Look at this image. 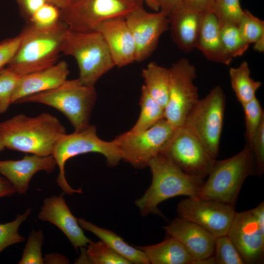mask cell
Here are the masks:
<instances>
[{
	"label": "cell",
	"instance_id": "cell-18",
	"mask_svg": "<svg viewBox=\"0 0 264 264\" xmlns=\"http://www.w3.org/2000/svg\"><path fill=\"white\" fill-rule=\"evenodd\" d=\"M57 163L52 155H26L19 160H0V174L15 188L24 194L33 176L39 171L53 172Z\"/></svg>",
	"mask_w": 264,
	"mask_h": 264
},
{
	"label": "cell",
	"instance_id": "cell-5",
	"mask_svg": "<svg viewBox=\"0 0 264 264\" xmlns=\"http://www.w3.org/2000/svg\"><path fill=\"white\" fill-rule=\"evenodd\" d=\"M62 53L75 59L79 71L78 79L87 86L94 87L102 76L115 66L103 36L96 30L78 32L68 29Z\"/></svg>",
	"mask_w": 264,
	"mask_h": 264
},
{
	"label": "cell",
	"instance_id": "cell-8",
	"mask_svg": "<svg viewBox=\"0 0 264 264\" xmlns=\"http://www.w3.org/2000/svg\"><path fill=\"white\" fill-rule=\"evenodd\" d=\"M225 102L223 89L219 86L214 87L198 100L183 125L195 135L214 159L219 153Z\"/></svg>",
	"mask_w": 264,
	"mask_h": 264
},
{
	"label": "cell",
	"instance_id": "cell-30",
	"mask_svg": "<svg viewBox=\"0 0 264 264\" xmlns=\"http://www.w3.org/2000/svg\"><path fill=\"white\" fill-rule=\"evenodd\" d=\"M212 12L220 26L233 25L238 26L243 13L240 0H215Z\"/></svg>",
	"mask_w": 264,
	"mask_h": 264
},
{
	"label": "cell",
	"instance_id": "cell-22",
	"mask_svg": "<svg viewBox=\"0 0 264 264\" xmlns=\"http://www.w3.org/2000/svg\"><path fill=\"white\" fill-rule=\"evenodd\" d=\"M220 28L218 20L212 12L204 14L196 48L210 61L228 66L233 59L223 48Z\"/></svg>",
	"mask_w": 264,
	"mask_h": 264
},
{
	"label": "cell",
	"instance_id": "cell-43",
	"mask_svg": "<svg viewBox=\"0 0 264 264\" xmlns=\"http://www.w3.org/2000/svg\"><path fill=\"white\" fill-rule=\"evenodd\" d=\"M261 231L264 233V202L260 203L256 207L250 210Z\"/></svg>",
	"mask_w": 264,
	"mask_h": 264
},
{
	"label": "cell",
	"instance_id": "cell-13",
	"mask_svg": "<svg viewBox=\"0 0 264 264\" xmlns=\"http://www.w3.org/2000/svg\"><path fill=\"white\" fill-rule=\"evenodd\" d=\"M177 212L179 217L199 225L217 238L226 235L236 212L233 205L194 197L181 200Z\"/></svg>",
	"mask_w": 264,
	"mask_h": 264
},
{
	"label": "cell",
	"instance_id": "cell-1",
	"mask_svg": "<svg viewBox=\"0 0 264 264\" xmlns=\"http://www.w3.org/2000/svg\"><path fill=\"white\" fill-rule=\"evenodd\" d=\"M66 130L47 112L34 117L19 114L0 122V140L5 148L41 156L52 155Z\"/></svg>",
	"mask_w": 264,
	"mask_h": 264
},
{
	"label": "cell",
	"instance_id": "cell-10",
	"mask_svg": "<svg viewBox=\"0 0 264 264\" xmlns=\"http://www.w3.org/2000/svg\"><path fill=\"white\" fill-rule=\"evenodd\" d=\"M176 129L163 118L146 130L138 132L128 131L114 140L122 159L135 168H143L164 152Z\"/></svg>",
	"mask_w": 264,
	"mask_h": 264
},
{
	"label": "cell",
	"instance_id": "cell-33",
	"mask_svg": "<svg viewBox=\"0 0 264 264\" xmlns=\"http://www.w3.org/2000/svg\"><path fill=\"white\" fill-rule=\"evenodd\" d=\"M20 76L8 67L0 71V114L7 111Z\"/></svg>",
	"mask_w": 264,
	"mask_h": 264
},
{
	"label": "cell",
	"instance_id": "cell-47",
	"mask_svg": "<svg viewBox=\"0 0 264 264\" xmlns=\"http://www.w3.org/2000/svg\"><path fill=\"white\" fill-rule=\"evenodd\" d=\"M143 1L149 7L155 12L159 11V5L157 0H143Z\"/></svg>",
	"mask_w": 264,
	"mask_h": 264
},
{
	"label": "cell",
	"instance_id": "cell-48",
	"mask_svg": "<svg viewBox=\"0 0 264 264\" xmlns=\"http://www.w3.org/2000/svg\"><path fill=\"white\" fill-rule=\"evenodd\" d=\"M5 149V147L3 143L0 140V152Z\"/></svg>",
	"mask_w": 264,
	"mask_h": 264
},
{
	"label": "cell",
	"instance_id": "cell-39",
	"mask_svg": "<svg viewBox=\"0 0 264 264\" xmlns=\"http://www.w3.org/2000/svg\"><path fill=\"white\" fill-rule=\"evenodd\" d=\"M19 35L0 41V71L7 66L15 54L20 43Z\"/></svg>",
	"mask_w": 264,
	"mask_h": 264
},
{
	"label": "cell",
	"instance_id": "cell-7",
	"mask_svg": "<svg viewBox=\"0 0 264 264\" xmlns=\"http://www.w3.org/2000/svg\"><path fill=\"white\" fill-rule=\"evenodd\" d=\"M89 153L102 154L110 166H116L122 159L114 140L107 141L100 138L94 126L88 125L81 130L65 133L56 144L52 154L59 170L57 184L65 193L72 195L82 193L81 188H72L66 181L65 170L66 162L71 157Z\"/></svg>",
	"mask_w": 264,
	"mask_h": 264
},
{
	"label": "cell",
	"instance_id": "cell-3",
	"mask_svg": "<svg viewBox=\"0 0 264 264\" xmlns=\"http://www.w3.org/2000/svg\"><path fill=\"white\" fill-rule=\"evenodd\" d=\"M148 167L152 175L151 185L135 201L143 216L159 213L158 205L171 198L198 197L204 181L186 174L162 154L151 159Z\"/></svg>",
	"mask_w": 264,
	"mask_h": 264
},
{
	"label": "cell",
	"instance_id": "cell-37",
	"mask_svg": "<svg viewBox=\"0 0 264 264\" xmlns=\"http://www.w3.org/2000/svg\"><path fill=\"white\" fill-rule=\"evenodd\" d=\"M60 20V9L47 2L27 22L40 27H46L56 24Z\"/></svg>",
	"mask_w": 264,
	"mask_h": 264
},
{
	"label": "cell",
	"instance_id": "cell-11",
	"mask_svg": "<svg viewBox=\"0 0 264 264\" xmlns=\"http://www.w3.org/2000/svg\"><path fill=\"white\" fill-rule=\"evenodd\" d=\"M169 69L170 88L164 118L177 129L184 125L187 116L199 100L198 88L194 83L197 69L186 58L174 63Z\"/></svg>",
	"mask_w": 264,
	"mask_h": 264
},
{
	"label": "cell",
	"instance_id": "cell-41",
	"mask_svg": "<svg viewBox=\"0 0 264 264\" xmlns=\"http://www.w3.org/2000/svg\"><path fill=\"white\" fill-rule=\"evenodd\" d=\"M22 14L28 21L47 1L46 0H16Z\"/></svg>",
	"mask_w": 264,
	"mask_h": 264
},
{
	"label": "cell",
	"instance_id": "cell-17",
	"mask_svg": "<svg viewBox=\"0 0 264 264\" xmlns=\"http://www.w3.org/2000/svg\"><path fill=\"white\" fill-rule=\"evenodd\" d=\"M38 218L42 221H48L59 228L76 249L85 246L91 242L85 236L62 194L53 195L44 199L38 214Z\"/></svg>",
	"mask_w": 264,
	"mask_h": 264
},
{
	"label": "cell",
	"instance_id": "cell-31",
	"mask_svg": "<svg viewBox=\"0 0 264 264\" xmlns=\"http://www.w3.org/2000/svg\"><path fill=\"white\" fill-rule=\"evenodd\" d=\"M31 212V209L28 208L23 214L17 215L13 221L0 223V253L8 246L24 241V238L18 233V230Z\"/></svg>",
	"mask_w": 264,
	"mask_h": 264
},
{
	"label": "cell",
	"instance_id": "cell-25",
	"mask_svg": "<svg viewBox=\"0 0 264 264\" xmlns=\"http://www.w3.org/2000/svg\"><path fill=\"white\" fill-rule=\"evenodd\" d=\"M143 86L150 96L162 108H165L168 100L170 72L169 68L151 62L142 70Z\"/></svg>",
	"mask_w": 264,
	"mask_h": 264
},
{
	"label": "cell",
	"instance_id": "cell-16",
	"mask_svg": "<svg viewBox=\"0 0 264 264\" xmlns=\"http://www.w3.org/2000/svg\"><path fill=\"white\" fill-rule=\"evenodd\" d=\"M164 229L184 247L196 262L214 255L216 237L199 225L180 217Z\"/></svg>",
	"mask_w": 264,
	"mask_h": 264
},
{
	"label": "cell",
	"instance_id": "cell-34",
	"mask_svg": "<svg viewBox=\"0 0 264 264\" xmlns=\"http://www.w3.org/2000/svg\"><path fill=\"white\" fill-rule=\"evenodd\" d=\"M214 256L216 264H244L237 249L226 236L216 238Z\"/></svg>",
	"mask_w": 264,
	"mask_h": 264
},
{
	"label": "cell",
	"instance_id": "cell-12",
	"mask_svg": "<svg viewBox=\"0 0 264 264\" xmlns=\"http://www.w3.org/2000/svg\"><path fill=\"white\" fill-rule=\"evenodd\" d=\"M162 154L186 174L203 179L208 176L216 159L184 126L176 130Z\"/></svg>",
	"mask_w": 264,
	"mask_h": 264
},
{
	"label": "cell",
	"instance_id": "cell-28",
	"mask_svg": "<svg viewBox=\"0 0 264 264\" xmlns=\"http://www.w3.org/2000/svg\"><path fill=\"white\" fill-rule=\"evenodd\" d=\"M76 262L93 264H131L102 241L90 242Z\"/></svg>",
	"mask_w": 264,
	"mask_h": 264
},
{
	"label": "cell",
	"instance_id": "cell-21",
	"mask_svg": "<svg viewBox=\"0 0 264 264\" xmlns=\"http://www.w3.org/2000/svg\"><path fill=\"white\" fill-rule=\"evenodd\" d=\"M203 15L183 7L168 17L171 38L183 52L196 48Z\"/></svg>",
	"mask_w": 264,
	"mask_h": 264
},
{
	"label": "cell",
	"instance_id": "cell-6",
	"mask_svg": "<svg viewBox=\"0 0 264 264\" xmlns=\"http://www.w3.org/2000/svg\"><path fill=\"white\" fill-rule=\"evenodd\" d=\"M96 97L94 87L86 86L78 78L67 79L56 88L27 96L17 103H36L53 107L62 112L77 131L89 125Z\"/></svg>",
	"mask_w": 264,
	"mask_h": 264
},
{
	"label": "cell",
	"instance_id": "cell-36",
	"mask_svg": "<svg viewBox=\"0 0 264 264\" xmlns=\"http://www.w3.org/2000/svg\"><path fill=\"white\" fill-rule=\"evenodd\" d=\"M44 235L41 230H33L27 241L19 264H43L42 246Z\"/></svg>",
	"mask_w": 264,
	"mask_h": 264
},
{
	"label": "cell",
	"instance_id": "cell-45",
	"mask_svg": "<svg viewBox=\"0 0 264 264\" xmlns=\"http://www.w3.org/2000/svg\"><path fill=\"white\" fill-rule=\"evenodd\" d=\"M75 0H46V1L56 6L60 10L65 9L70 5Z\"/></svg>",
	"mask_w": 264,
	"mask_h": 264
},
{
	"label": "cell",
	"instance_id": "cell-29",
	"mask_svg": "<svg viewBox=\"0 0 264 264\" xmlns=\"http://www.w3.org/2000/svg\"><path fill=\"white\" fill-rule=\"evenodd\" d=\"M220 27V38L226 53L232 59L243 55L250 44L243 39L238 27L233 25Z\"/></svg>",
	"mask_w": 264,
	"mask_h": 264
},
{
	"label": "cell",
	"instance_id": "cell-26",
	"mask_svg": "<svg viewBox=\"0 0 264 264\" xmlns=\"http://www.w3.org/2000/svg\"><path fill=\"white\" fill-rule=\"evenodd\" d=\"M250 73L246 61L242 62L238 67H230L229 70L232 88L242 106L256 97V92L262 86L261 82L251 77Z\"/></svg>",
	"mask_w": 264,
	"mask_h": 264
},
{
	"label": "cell",
	"instance_id": "cell-27",
	"mask_svg": "<svg viewBox=\"0 0 264 264\" xmlns=\"http://www.w3.org/2000/svg\"><path fill=\"white\" fill-rule=\"evenodd\" d=\"M140 105L141 110L139 117L129 130L132 132L146 130L164 118V108L150 96L143 85L141 88Z\"/></svg>",
	"mask_w": 264,
	"mask_h": 264
},
{
	"label": "cell",
	"instance_id": "cell-19",
	"mask_svg": "<svg viewBox=\"0 0 264 264\" xmlns=\"http://www.w3.org/2000/svg\"><path fill=\"white\" fill-rule=\"evenodd\" d=\"M96 30L103 36L115 66L122 67L135 62V43L125 18L107 20Z\"/></svg>",
	"mask_w": 264,
	"mask_h": 264
},
{
	"label": "cell",
	"instance_id": "cell-38",
	"mask_svg": "<svg viewBox=\"0 0 264 264\" xmlns=\"http://www.w3.org/2000/svg\"><path fill=\"white\" fill-rule=\"evenodd\" d=\"M248 145L255 158L257 175L261 176L264 172V121L256 131Z\"/></svg>",
	"mask_w": 264,
	"mask_h": 264
},
{
	"label": "cell",
	"instance_id": "cell-42",
	"mask_svg": "<svg viewBox=\"0 0 264 264\" xmlns=\"http://www.w3.org/2000/svg\"><path fill=\"white\" fill-rule=\"evenodd\" d=\"M159 11L168 18L171 15L183 7V0H157Z\"/></svg>",
	"mask_w": 264,
	"mask_h": 264
},
{
	"label": "cell",
	"instance_id": "cell-9",
	"mask_svg": "<svg viewBox=\"0 0 264 264\" xmlns=\"http://www.w3.org/2000/svg\"><path fill=\"white\" fill-rule=\"evenodd\" d=\"M143 0H75L60 10V20L69 30L78 32L96 30L103 22L125 18L143 6Z\"/></svg>",
	"mask_w": 264,
	"mask_h": 264
},
{
	"label": "cell",
	"instance_id": "cell-15",
	"mask_svg": "<svg viewBox=\"0 0 264 264\" xmlns=\"http://www.w3.org/2000/svg\"><path fill=\"white\" fill-rule=\"evenodd\" d=\"M226 236L244 264H262L264 256V233L250 210L236 212Z\"/></svg>",
	"mask_w": 264,
	"mask_h": 264
},
{
	"label": "cell",
	"instance_id": "cell-4",
	"mask_svg": "<svg viewBox=\"0 0 264 264\" xmlns=\"http://www.w3.org/2000/svg\"><path fill=\"white\" fill-rule=\"evenodd\" d=\"M257 175L255 158L248 144L237 154L217 160L199 192L198 197L235 206L245 179Z\"/></svg>",
	"mask_w": 264,
	"mask_h": 264
},
{
	"label": "cell",
	"instance_id": "cell-2",
	"mask_svg": "<svg viewBox=\"0 0 264 264\" xmlns=\"http://www.w3.org/2000/svg\"><path fill=\"white\" fill-rule=\"evenodd\" d=\"M68 30L61 20L46 27L27 22L19 34L21 40L17 51L6 66L22 77L55 65Z\"/></svg>",
	"mask_w": 264,
	"mask_h": 264
},
{
	"label": "cell",
	"instance_id": "cell-24",
	"mask_svg": "<svg viewBox=\"0 0 264 264\" xmlns=\"http://www.w3.org/2000/svg\"><path fill=\"white\" fill-rule=\"evenodd\" d=\"M77 220L82 228L93 233L101 241L131 264H150L147 256L143 251L128 244L118 235L109 230L99 227L85 219L80 218Z\"/></svg>",
	"mask_w": 264,
	"mask_h": 264
},
{
	"label": "cell",
	"instance_id": "cell-46",
	"mask_svg": "<svg viewBox=\"0 0 264 264\" xmlns=\"http://www.w3.org/2000/svg\"><path fill=\"white\" fill-rule=\"evenodd\" d=\"M253 46V49L260 52H264V35H262L258 40L255 43Z\"/></svg>",
	"mask_w": 264,
	"mask_h": 264
},
{
	"label": "cell",
	"instance_id": "cell-35",
	"mask_svg": "<svg viewBox=\"0 0 264 264\" xmlns=\"http://www.w3.org/2000/svg\"><path fill=\"white\" fill-rule=\"evenodd\" d=\"M243 39L249 44L255 43L264 35V22L247 10L243 13L238 25Z\"/></svg>",
	"mask_w": 264,
	"mask_h": 264
},
{
	"label": "cell",
	"instance_id": "cell-44",
	"mask_svg": "<svg viewBox=\"0 0 264 264\" xmlns=\"http://www.w3.org/2000/svg\"><path fill=\"white\" fill-rule=\"evenodd\" d=\"M16 192L10 182L4 177L0 176V198L12 196Z\"/></svg>",
	"mask_w": 264,
	"mask_h": 264
},
{
	"label": "cell",
	"instance_id": "cell-20",
	"mask_svg": "<svg viewBox=\"0 0 264 264\" xmlns=\"http://www.w3.org/2000/svg\"><path fill=\"white\" fill-rule=\"evenodd\" d=\"M69 71L65 61L20 77L12 97V104L27 96L56 88L67 80Z\"/></svg>",
	"mask_w": 264,
	"mask_h": 264
},
{
	"label": "cell",
	"instance_id": "cell-40",
	"mask_svg": "<svg viewBox=\"0 0 264 264\" xmlns=\"http://www.w3.org/2000/svg\"><path fill=\"white\" fill-rule=\"evenodd\" d=\"M214 2L215 0H183L185 9L203 15L212 12Z\"/></svg>",
	"mask_w": 264,
	"mask_h": 264
},
{
	"label": "cell",
	"instance_id": "cell-14",
	"mask_svg": "<svg viewBox=\"0 0 264 264\" xmlns=\"http://www.w3.org/2000/svg\"><path fill=\"white\" fill-rule=\"evenodd\" d=\"M125 19L135 43V62L144 61L156 49L161 35L169 29V19L160 11L149 12L143 6Z\"/></svg>",
	"mask_w": 264,
	"mask_h": 264
},
{
	"label": "cell",
	"instance_id": "cell-23",
	"mask_svg": "<svg viewBox=\"0 0 264 264\" xmlns=\"http://www.w3.org/2000/svg\"><path fill=\"white\" fill-rule=\"evenodd\" d=\"M152 264H193L195 260L182 244L169 236L158 243L138 246Z\"/></svg>",
	"mask_w": 264,
	"mask_h": 264
},
{
	"label": "cell",
	"instance_id": "cell-32",
	"mask_svg": "<svg viewBox=\"0 0 264 264\" xmlns=\"http://www.w3.org/2000/svg\"><path fill=\"white\" fill-rule=\"evenodd\" d=\"M242 107L244 114L246 144L249 145L256 131L264 121V112L257 97L242 105Z\"/></svg>",
	"mask_w": 264,
	"mask_h": 264
}]
</instances>
